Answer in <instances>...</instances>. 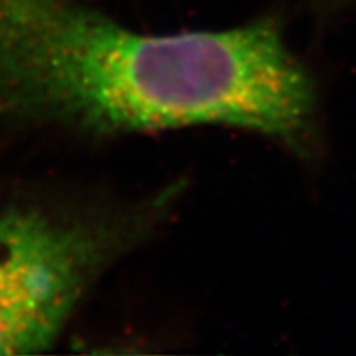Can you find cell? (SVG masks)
Wrapping results in <instances>:
<instances>
[{"mask_svg":"<svg viewBox=\"0 0 356 356\" xmlns=\"http://www.w3.org/2000/svg\"><path fill=\"white\" fill-rule=\"evenodd\" d=\"M149 211L0 210V355L55 343L96 280L145 234Z\"/></svg>","mask_w":356,"mask_h":356,"instance_id":"2","label":"cell"},{"mask_svg":"<svg viewBox=\"0 0 356 356\" xmlns=\"http://www.w3.org/2000/svg\"><path fill=\"white\" fill-rule=\"evenodd\" d=\"M355 2H356V0H355Z\"/></svg>","mask_w":356,"mask_h":356,"instance_id":"3","label":"cell"},{"mask_svg":"<svg viewBox=\"0 0 356 356\" xmlns=\"http://www.w3.org/2000/svg\"><path fill=\"white\" fill-rule=\"evenodd\" d=\"M314 88L273 20L145 33L83 0H0V121L81 136L231 126L305 152Z\"/></svg>","mask_w":356,"mask_h":356,"instance_id":"1","label":"cell"}]
</instances>
